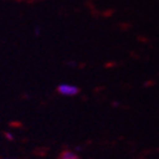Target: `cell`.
<instances>
[{
	"label": "cell",
	"mask_w": 159,
	"mask_h": 159,
	"mask_svg": "<svg viewBox=\"0 0 159 159\" xmlns=\"http://www.w3.org/2000/svg\"><path fill=\"white\" fill-rule=\"evenodd\" d=\"M79 91H80V89H79L76 85L67 84V83H62V84H60L57 87V92L60 94H62V96H69V97L76 96V94L79 93Z\"/></svg>",
	"instance_id": "cell-1"
},
{
	"label": "cell",
	"mask_w": 159,
	"mask_h": 159,
	"mask_svg": "<svg viewBox=\"0 0 159 159\" xmlns=\"http://www.w3.org/2000/svg\"><path fill=\"white\" fill-rule=\"evenodd\" d=\"M60 159H79V158L74 152H71V150H66V152L61 153Z\"/></svg>",
	"instance_id": "cell-2"
}]
</instances>
